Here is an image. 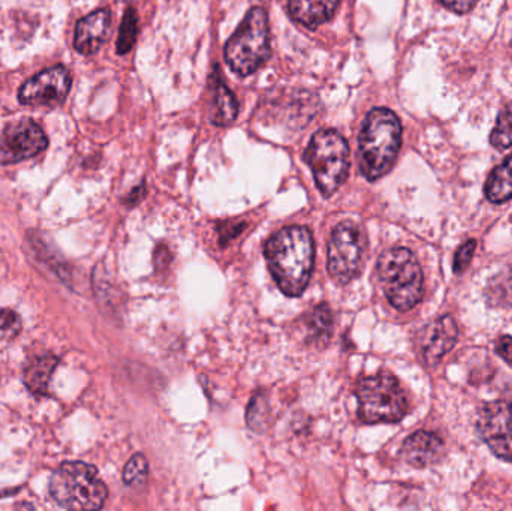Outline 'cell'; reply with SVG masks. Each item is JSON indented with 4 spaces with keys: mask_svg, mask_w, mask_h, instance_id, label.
I'll use <instances>...</instances> for the list:
<instances>
[{
    "mask_svg": "<svg viewBox=\"0 0 512 511\" xmlns=\"http://www.w3.org/2000/svg\"><path fill=\"white\" fill-rule=\"evenodd\" d=\"M138 36V15L132 6H129L123 15L120 24L119 39H117V53L126 54L134 48Z\"/></svg>",
    "mask_w": 512,
    "mask_h": 511,
    "instance_id": "d6986e66",
    "label": "cell"
},
{
    "mask_svg": "<svg viewBox=\"0 0 512 511\" xmlns=\"http://www.w3.org/2000/svg\"><path fill=\"white\" fill-rule=\"evenodd\" d=\"M511 48H512V44H511Z\"/></svg>",
    "mask_w": 512,
    "mask_h": 511,
    "instance_id": "f546056e",
    "label": "cell"
},
{
    "mask_svg": "<svg viewBox=\"0 0 512 511\" xmlns=\"http://www.w3.org/2000/svg\"><path fill=\"white\" fill-rule=\"evenodd\" d=\"M71 83V74L65 66H53L29 78L18 90V99L24 105L54 107L65 101Z\"/></svg>",
    "mask_w": 512,
    "mask_h": 511,
    "instance_id": "8fae6325",
    "label": "cell"
},
{
    "mask_svg": "<svg viewBox=\"0 0 512 511\" xmlns=\"http://www.w3.org/2000/svg\"><path fill=\"white\" fill-rule=\"evenodd\" d=\"M358 141L361 173L370 182H375L396 162L402 146V123L388 108H375L367 114Z\"/></svg>",
    "mask_w": 512,
    "mask_h": 511,
    "instance_id": "7a4b0ae2",
    "label": "cell"
},
{
    "mask_svg": "<svg viewBox=\"0 0 512 511\" xmlns=\"http://www.w3.org/2000/svg\"><path fill=\"white\" fill-rule=\"evenodd\" d=\"M477 429L498 458L512 462V402L483 405L478 411Z\"/></svg>",
    "mask_w": 512,
    "mask_h": 511,
    "instance_id": "30bf717a",
    "label": "cell"
},
{
    "mask_svg": "<svg viewBox=\"0 0 512 511\" xmlns=\"http://www.w3.org/2000/svg\"><path fill=\"white\" fill-rule=\"evenodd\" d=\"M270 54L267 12L255 6L225 45V60L236 74L248 77L264 65Z\"/></svg>",
    "mask_w": 512,
    "mask_h": 511,
    "instance_id": "5b68a950",
    "label": "cell"
},
{
    "mask_svg": "<svg viewBox=\"0 0 512 511\" xmlns=\"http://www.w3.org/2000/svg\"><path fill=\"white\" fill-rule=\"evenodd\" d=\"M48 146L47 135L38 123L21 119L0 132V165L17 164L35 158Z\"/></svg>",
    "mask_w": 512,
    "mask_h": 511,
    "instance_id": "9c48e42d",
    "label": "cell"
},
{
    "mask_svg": "<svg viewBox=\"0 0 512 511\" xmlns=\"http://www.w3.org/2000/svg\"><path fill=\"white\" fill-rule=\"evenodd\" d=\"M490 143L498 150L510 149L512 146V102L501 111L490 135Z\"/></svg>",
    "mask_w": 512,
    "mask_h": 511,
    "instance_id": "ffe728a7",
    "label": "cell"
},
{
    "mask_svg": "<svg viewBox=\"0 0 512 511\" xmlns=\"http://www.w3.org/2000/svg\"><path fill=\"white\" fill-rule=\"evenodd\" d=\"M331 323H333V317H331V311L327 305L318 306L313 311L312 318H310V330H312L313 336H316V341H327L330 338Z\"/></svg>",
    "mask_w": 512,
    "mask_h": 511,
    "instance_id": "603a6c76",
    "label": "cell"
},
{
    "mask_svg": "<svg viewBox=\"0 0 512 511\" xmlns=\"http://www.w3.org/2000/svg\"><path fill=\"white\" fill-rule=\"evenodd\" d=\"M337 8L339 0H289L291 17L309 29L327 23Z\"/></svg>",
    "mask_w": 512,
    "mask_h": 511,
    "instance_id": "2e32d148",
    "label": "cell"
},
{
    "mask_svg": "<svg viewBox=\"0 0 512 511\" xmlns=\"http://www.w3.org/2000/svg\"><path fill=\"white\" fill-rule=\"evenodd\" d=\"M210 96V120L219 126L234 123L239 114V102L216 71L210 77Z\"/></svg>",
    "mask_w": 512,
    "mask_h": 511,
    "instance_id": "9a60e30c",
    "label": "cell"
},
{
    "mask_svg": "<svg viewBox=\"0 0 512 511\" xmlns=\"http://www.w3.org/2000/svg\"><path fill=\"white\" fill-rule=\"evenodd\" d=\"M486 197L495 204L505 203L512 198V155L490 174L486 183Z\"/></svg>",
    "mask_w": 512,
    "mask_h": 511,
    "instance_id": "ac0fdd59",
    "label": "cell"
},
{
    "mask_svg": "<svg viewBox=\"0 0 512 511\" xmlns=\"http://www.w3.org/2000/svg\"><path fill=\"white\" fill-rule=\"evenodd\" d=\"M475 248H477V243L475 240H469L465 245L460 246L459 251H457L456 257H454L453 269L457 275L463 272L466 267L471 263L472 257L475 254Z\"/></svg>",
    "mask_w": 512,
    "mask_h": 511,
    "instance_id": "484cf974",
    "label": "cell"
},
{
    "mask_svg": "<svg viewBox=\"0 0 512 511\" xmlns=\"http://www.w3.org/2000/svg\"><path fill=\"white\" fill-rule=\"evenodd\" d=\"M268 408L267 402L262 396H255L249 405L248 423L254 431H264L265 423H267Z\"/></svg>",
    "mask_w": 512,
    "mask_h": 511,
    "instance_id": "d4e9b609",
    "label": "cell"
},
{
    "mask_svg": "<svg viewBox=\"0 0 512 511\" xmlns=\"http://www.w3.org/2000/svg\"><path fill=\"white\" fill-rule=\"evenodd\" d=\"M57 363H59V359L53 354H42V356H36L27 365L26 371H24V384L33 395H47Z\"/></svg>",
    "mask_w": 512,
    "mask_h": 511,
    "instance_id": "e0dca14e",
    "label": "cell"
},
{
    "mask_svg": "<svg viewBox=\"0 0 512 511\" xmlns=\"http://www.w3.org/2000/svg\"><path fill=\"white\" fill-rule=\"evenodd\" d=\"M357 398L358 414L369 425L400 422L408 411L405 392L388 372L360 380Z\"/></svg>",
    "mask_w": 512,
    "mask_h": 511,
    "instance_id": "52a82bcc",
    "label": "cell"
},
{
    "mask_svg": "<svg viewBox=\"0 0 512 511\" xmlns=\"http://www.w3.org/2000/svg\"><path fill=\"white\" fill-rule=\"evenodd\" d=\"M265 258L274 281L286 296L298 297L312 276L315 248L304 227L283 228L265 245Z\"/></svg>",
    "mask_w": 512,
    "mask_h": 511,
    "instance_id": "6da1fadb",
    "label": "cell"
},
{
    "mask_svg": "<svg viewBox=\"0 0 512 511\" xmlns=\"http://www.w3.org/2000/svg\"><path fill=\"white\" fill-rule=\"evenodd\" d=\"M50 494L66 510H99L108 497L98 470L84 462H65L51 477Z\"/></svg>",
    "mask_w": 512,
    "mask_h": 511,
    "instance_id": "3957f363",
    "label": "cell"
},
{
    "mask_svg": "<svg viewBox=\"0 0 512 511\" xmlns=\"http://www.w3.org/2000/svg\"><path fill=\"white\" fill-rule=\"evenodd\" d=\"M496 351L499 356L512 366V338L511 336H501L496 344Z\"/></svg>",
    "mask_w": 512,
    "mask_h": 511,
    "instance_id": "83f0119b",
    "label": "cell"
},
{
    "mask_svg": "<svg viewBox=\"0 0 512 511\" xmlns=\"http://www.w3.org/2000/svg\"><path fill=\"white\" fill-rule=\"evenodd\" d=\"M366 237L354 222H343L334 228L328 243L327 269L337 284H348L360 275L363 267Z\"/></svg>",
    "mask_w": 512,
    "mask_h": 511,
    "instance_id": "ba28073f",
    "label": "cell"
},
{
    "mask_svg": "<svg viewBox=\"0 0 512 511\" xmlns=\"http://www.w3.org/2000/svg\"><path fill=\"white\" fill-rule=\"evenodd\" d=\"M21 318L11 309H0V341H11L21 332Z\"/></svg>",
    "mask_w": 512,
    "mask_h": 511,
    "instance_id": "cb8c5ba5",
    "label": "cell"
},
{
    "mask_svg": "<svg viewBox=\"0 0 512 511\" xmlns=\"http://www.w3.org/2000/svg\"><path fill=\"white\" fill-rule=\"evenodd\" d=\"M110 24L111 14L108 9H98L87 17L81 18L75 27V50L86 56L96 53L107 39Z\"/></svg>",
    "mask_w": 512,
    "mask_h": 511,
    "instance_id": "4fadbf2b",
    "label": "cell"
},
{
    "mask_svg": "<svg viewBox=\"0 0 512 511\" xmlns=\"http://www.w3.org/2000/svg\"><path fill=\"white\" fill-rule=\"evenodd\" d=\"M147 476H149V465L146 458L143 455L132 456L123 470V482L132 488H138L146 483Z\"/></svg>",
    "mask_w": 512,
    "mask_h": 511,
    "instance_id": "7402d4cb",
    "label": "cell"
},
{
    "mask_svg": "<svg viewBox=\"0 0 512 511\" xmlns=\"http://www.w3.org/2000/svg\"><path fill=\"white\" fill-rule=\"evenodd\" d=\"M8 494H9V492H6V494H0V497H2V495H8Z\"/></svg>",
    "mask_w": 512,
    "mask_h": 511,
    "instance_id": "f1b7e54d",
    "label": "cell"
},
{
    "mask_svg": "<svg viewBox=\"0 0 512 511\" xmlns=\"http://www.w3.org/2000/svg\"><path fill=\"white\" fill-rule=\"evenodd\" d=\"M316 185L324 197L333 195L349 173V146L336 129H321L304 152Z\"/></svg>",
    "mask_w": 512,
    "mask_h": 511,
    "instance_id": "8992f818",
    "label": "cell"
},
{
    "mask_svg": "<svg viewBox=\"0 0 512 511\" xmlns=\"http://www.w3.org/2000/svg\"><path fill=\"white\" fill-rule=\"evenodd\" d=\"M444 452V441L433 432L418 431L403 443L402 458L412 467L424 468L435 464Z\"/></svg>",
    "mask_w": 512,
    "mask_h": 511,
    "instance_id": "5bb4252c",
    "label": "cell"
},
{
    "mask_svg": "<svg viewBox=\"0 0 512 511\" xmlns=\"http://www.w3.org/2000/svg\"><path fill=\"white\" fill-rule=\"evenodd\" d=\"M378 275L385 296L399 311H409L423 297V272L409 249L385 251L378 261Z\"/></svg>",
    "mask_w": 512,
    "mask_h": 511,
    "instance_id": "277c9868",
    "label": "cell"
},
{
    "mask_svg": "<svg viewBox=\"0 0 512 511\" xmlns=\"http://www.w3.org/2000/svg\"><path fill=\"white\" fill-rule=\"evenodd\" d=\"M459 336L456 321L450 315L438 318L424 327L420 336V348L427 365L433 366L453 350Z\"/></svg>",
    "mask_w": 512,
    "mask_h": 511,
    "instance_id": "7c38bea8",
    "label": "cell"
},
{
    "mask_svg": "<svg viewBox=\"0 0 512 511\" xmlns=\"http://www.w3.org/2000/svg\"><path fill=\"white\" fill-rule=\"evenodd\" d=\"M448 9L457 12V14H468L475 8L478 0H441Z\"/></svg>",
    "mask_w": 512,
    "mask_h": 511,
    "instance_id": "4316f807",
    "label": "cell"
},
{
    "mask_svg": "<svg viewBox=\"0 0 512 511\" xmlns=\"http://www.w3.org/2000/svg\"><path fill=\"white\" fill-rule=\"evenodd\" d=\"M489 302L492 305L512 306V272L501 273L490 282Z\"/></svg>",
    "mask_w": 512,
    "mask_h": 511,
    "instance_id": "44dd1931",
    "label": "cell"
}]
</instances>
